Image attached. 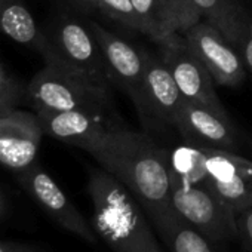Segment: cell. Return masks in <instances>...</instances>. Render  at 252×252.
Returning <instances> with one entry per match:
<instances>
[{
  "instance_id": "obj_1",
  "label": "cell",
  "mask_w": 252,
  "mask_h": 252,
  "mask_svg": "<svg viewBox=\"0 0 252 252\" xmlns=\"http://www.w3.org/2000/svg\"><path fill=\"white\" fill-rule=\"evenodd\" d=\"M88 153L135 196L150 220L174 211L168 152L149 135L108 128Z\"/></svg>"
},
{
  "instance_id": "obj_2",
  "label": "cell",
  "mask_w": 252,
  "mask_h": 252,
  "mask_svg": "<svg viewBox=\"0 0 252 252\" xmlns=\"http://www.w3.org/2000/svg\"><path fill=\"white\" fill-rule=\"evenodd\" d=\"M92 227L114 252H163L135 196L102 168L91 169Z\"/></svg>"
},
{
  "instance_id": "obj_3",
  "label": "cell",
  "mask_w": 252,
  "mask_h": 252,
  "mask_svg": "<svg viewBox=\"0 0 252 252\" xmlns=\"http://www.w3.org/2000/svg\"><path fill=\"white\" fill-rule=\"evenodd\" d=\"M26 98L34 111L88 110L102 114L111 101L110 86L94 83L49 63L26 86Z\"/></svg>"
},
{
  "instance_id": "obj_4",
  "label": "cell",
  "mask_w": 252,
  "mask_h": 252,
  "mask_svg": "<svg viewBox=\"0 0 252 252\" xmlns=\"http://www.w3.org/2000/svg\"><path fill=\"white\" fill-rule=\"evenodd\" d=\"M46 36L49 40L46 63L63 67L94 83L110 86L104 55L88 24L71 17H61L51 26Z\"/></svg>"
},
{
  "instance_id": "obj_5",
  "label": "cell",
  "mask_w": 252,
  "mask_h": 252,
  "mask_svg": "<svg viewBox=\"0 0 252 252\" xmlns=\"http://www.w3.org/2000/svg\"><path fill=\"white\" fill-rule=\"evenodd\" d=\"M172 208L211 242L237 239L236 212L224 203L208 184H172Z\"/></svg>"
},
{
  "instance_id": "obj_6",
  "label": "cell",
  "mask_w": 252,
  "mask_h": 252,
  "mask_svg": "<svg viewBox=\"0 0 252 252\" xmlns=\"http://www.w3.org/2000/svg\"><path fill=\"white\" fill-rule=\"evenodd\" d=\"M183 37L217 85L233 88L243 82L246 67L237 48L214 24L200 20L184 30Z\"/></svg>"
},
{
  "instance_id": "obj_7",
  "label": "cell",
  "mask_w": 252,
  "mask_h": 252,
  "mask_svg": "<svg viewBox=\"0 0 252 252\" xmlns=\"http://www.w3.org/2000/svg\"><path fill=\"white\" fill-rule=\"evenodd\" d=\"M23 189L40 205V208L64 230L80 237L89 245L98 243V234L79 209L71 203L57 181L36 162L17 174Z\"/></svg>"
},
{
  "instance_id": "obj_8",
  "label": "cell",
  "mask_w": 252,
  "mask_h": 252,
  "mask_svg": "<svg viewBox=\"0 0 252 252\" xmlns=\"http://www.w3.org/2000/svg\"><path fill=\"white\" fill-rule=\"evenodd\" d=\"M160 60L171 71L186 99L224 110L215 91V80L202 61L190 51L183 33H174L158 42Z\"/></svg>"
},
{
  "instance_id": "obj_9",
  "label": "cell",
  "mask_w": 252,
  "mask_h": 252,
  "mask_svg": "<svg viewBox=\"0 0 252 252\" xmlns=\"http://www.w3.org/2000/svg\"><path fill=\"white\" fill-rule=\"evenodd\" d=\"M88 26L104 55L110 82L120 86L129 95L140 113L143 107V82L149 54L94 21L88 23Z\"/></svg>"
},
{
  "instance_id": "obj_10",
  "label": "cell",
  "mask_w": 252,
  "mask_h": 252,
  "mask_svg": "<svg viewBox=\"0 0 252 252\" xmlns=\"http://www.w3.org/2000/svg\"><path fill=\"white\" fill-rule=\"evenodd\" d=\"M175 128L186 144L227 152L237 149V131L225 110L184 98Z\"/></svg>"
},
{
  "instance_id": "obj_11",
  "label": "cell",
  "mask_w": 252,
  "mask_h": 252,
  "mask_svg": "<svg viewBox=\"0 0 252 252\" xmlns=\"http://www.w3.org/2000/svg\"><path fill=\"white\" fill-rule=\"evenodd\" d=\"M206 184L239 214L252 206V160L234 152L208 149Z\"/></svg>"
},
{
  "instance_id": "obj_12",
  "label": "cell",
  "mask_w": 252,
  "mask_h": 252,
  "mask_svg": "<svg viewBox=\"0 0 252 252\" xmlns=\"http://www.w3.org/2000/svg\"><path fill=\"white\" fill-rule=\"evenodd\" d=\"M45 132L34 113L14 110L0 116V165L20 174L37 162Z\"/></svg>"
},
{
  "instance_id": "obj_13",
  "label": "cell",
  "mask_w": 252,
  "mask_h": 252,
  "mask_svg": "<svg viewBox=\"0 0 252 252\" xmlns=\"http://www.w3.org/2000/svg\"><path fill=\"white\" fill-rule=\"evenodd\" d=\"M45 135L88 153L92 144L108 129L102 113L88 110L36 111Z\"/></svg>"
},
{
  "instance_id": "obj_14",
  "label": "cell",
  "mask_w": 252,
  "mask_h": 252,
  "mask_svg": "<svg viewBox=\"0 0 252 252\" xmlns=\"http://www.w3.org/2000/svg\"><path fill=\"white\" fill-rule=\"evenodd\" d=\"M184 96L180 92L166 64L149 54L147 68L143 82V117H155L175 126Z\"/></svg>"
},
{
  "instance_id": "obj_15",
  "label": "cell",
  "mask_w": 252,
  "mask_h": 252,
  "mask_svg": "<svg viewBox=\"0 0 252 252\" xmlns=\"http://www.w3.org/2000/svg\"><path fill=\"white\" fill-rule=\"evenodd\" d=\"M0 34L24 45L43 58L49 52V40L40 30L26 0H0Z\"/></svg>"
},
{
  "instance_id": "obj_16",
  "label": "cell",
  "mask_w": 252,
  "mask_h": 252,
  "mask_svg": "<svg viewBox=\"0 0 252 252\" xmlns=\"http://www.w3.org/2000/svg\"><path fill=\"white\" fill-rule=\"evenodd\" d=\"M150 221L169 252H217L214 242L183 220L175 209Z\"/></svg>"
},
{
  "instance_id": "obj_17",
  "label": "cell",
  "mask_w": 252,
  "mask_h": 252,
  "mask_svg": "<svg viewBox=\"0 0 252 252\" xmlns=\"http://www.w3.org/2000/svg\"><path fill=\"white\" fill-rule=\"evenodd\" d=\"M132 5L140 17L143 33L156 42L187 30L181 17L166 0H132Z\"/></svg>"
},
{
  "instance_id": "obj_18",
  "label": "cell",
  "mask_w": 252,
  "mask_h": 252,
  "mask_svg": "<svg viewBox=\"0 0 252 252\" xmlns=\"http://www.w3.org/2000/svg\"><path fill=\"white\" fill-rule=\"evenodd\" d=\"M208 149L183 144L168 152V165L172 184L199 186L206 184Z\"/></svg>"
},
{
  "instance_id": "obj_19",
  "label": "cell",
  "mask_w": 252,
  "mask_h": 252,
  "mask_svg": "<svg viewBox=\"0 0 252 252\" xmlns=\"http://www.w3.org/2000/svg\"><path fill=\"white\" fill-rule=\"evenodd\" d=\"M191 3L200 18L220 29L233 45L249 20L246 12L233 0H191Z\"/></svg>"
},
{
  "instance_id": "obj_20",
  "label": "cell",
  "mask_w": 252,
  "mask_h": 252,
  "mask_svg": "<svg viewBox=\"0 0 252 252\" xmlns=\"http://www.w3.org/2000/svg\"><path fill=\"white\" fill-rule=\"evenodd\" d=\"M98 11L125 27L143 33V26L132 0H98Z\"/></svg>"
},
{
  "instance_id": "obj_21",
  "label": "cell",
  "mask_w": 252,
  "mask_h": 252,
  "mask_svg": "<svg viewBox=\"0 0 252 252\" xmlns=\"http://www.w3.org/2000/svg\"><path fill=\"white\" fill-rule=\"evenodd\" d=\"M26 98V86L18 82L0 61V116L17 110Z\"/></svg>"
},
{
  "instance_id": "obj_22",
  "label": "cell",
  "mask_w": 252,
  "mask_h": 252,
  "mask_svg": "<svg viewBox=\"0 0 252 252\" xmlns=\"http://www.w3.org/2000/svg\"><path fill=\"white\" fill-rule=\"evenodd\" d=\"M234 46L237 48L246 70L252 74V20L249 18L237 34Z\"/></svg>"
},
{
  "instance_id": "obj_23",
  "label": "cell",
  "mask_w": 252,
  "mask_h": 252,
  "mask_svg": "<svg viewBox=\"0 0 252 252\" xmlns=\"http://www.w3.org/2000/svg\"><path fill=\"white\" fill-rule=\"evenodd\" d=\"M237 239L243 252H252V206L236 214Z\"/></svg>"
},
{
  "instance_id": "obj_24",
  "label": "cell",
  "mask_w": 252,
  "mask_h": 252,
  "mask_svg": "<svg viewBox=\"0 0 252 252\" xmlns=\"http://www.w3.org/2000/svg\"><path fill=\"white\" fill-rule=\"evenodd\" d=\"M166 2L181 17V20L184 21L187 29L202 20L200 15L197 14L196 8L193 6L191 0H166Z\"/></svg>"
},
{
  "instance_id": "obj_25",
  "label": "cell",
  "mask_w": 252,
  "mask_h": 252,
  "mask_svg": "<svg viewBox=\"0 0 252 252\" xmlns=\"http://www.w3.org/2000/svg\"><path fill=\"white\" fill-rule=\"evenodd\" d=\"M0 252H43L40 248L23 243V242H2L0 240Z\"/></svg>"
},
{
  "instance_id": "obj_26",
  "label": "cell",
  "mask_w": 252,
  "mask_h": 252,
  "mask_svg": "<svg viewBox=\"0 0 252 252\" xmlns=\"http://www.w3.org/2000/svg\"><path fill=\"white\" fill-rule=\"evenodd\" d=\"M68 2L79 11L94 12L98 11V0H68Z\"/></svg>"
},
{
  "instance_id": "obj_27",
  "label": "cell",
  "mask_w": 252,
  "mask_h": 252,
  "mask_svg": "<svg viewBox=\"0 0 252 252\" xmlns=\"http://www.w3.org/2000/svg\"><path fill=\"white\" fill-rule=\"evenodd\" d=\"M3 212V202H2V194H0V215Z\"/></svg>"
},
{
  "instance_id": "obj_28",
  "label": "cell",
  "mask_w": 252,
  "mask_h": 252,
  "mask_svg": "<svg viewBox=\"0 0 252 252\" xmlns=\"http://www.w3.org/2000/svg\"><path fill=\"white\" fill-rule=\"evenodd\" d=\"M251 160H252V159H251Z\"/></svg>"
}]
</instances>
